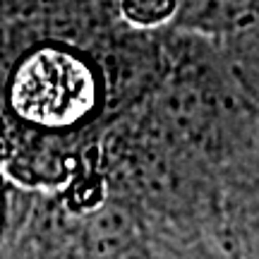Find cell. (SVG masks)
<instances>
[{"mask_svg":"<svg viewBox=\"0 0 259 259\" xmlns=\"http://www.w3.org/2000/svg\"><path fill=\"white\" fill-rule=\"evenodd\" d=\"M10 101L24 120L65 127L92 111L94 74L72 53L44 48L17 67Z\"/></svg>","mask_w":259,"mask_h":259,"instance_id":"1","label":"cell"},{"mask_svg":"<svg viewBox=\"0 0 259 259\" xmlns=\"http://www.w3.org/2000/svg\"><path fill=\"white\" fill-rule=\"evenodd\" d=\"M122 10L135 24H154L173 12V0H122Z\"/></svg>","mask_w":259,"mask_h":259,"instance_id":"2","label":"cell"}]
</instances>
